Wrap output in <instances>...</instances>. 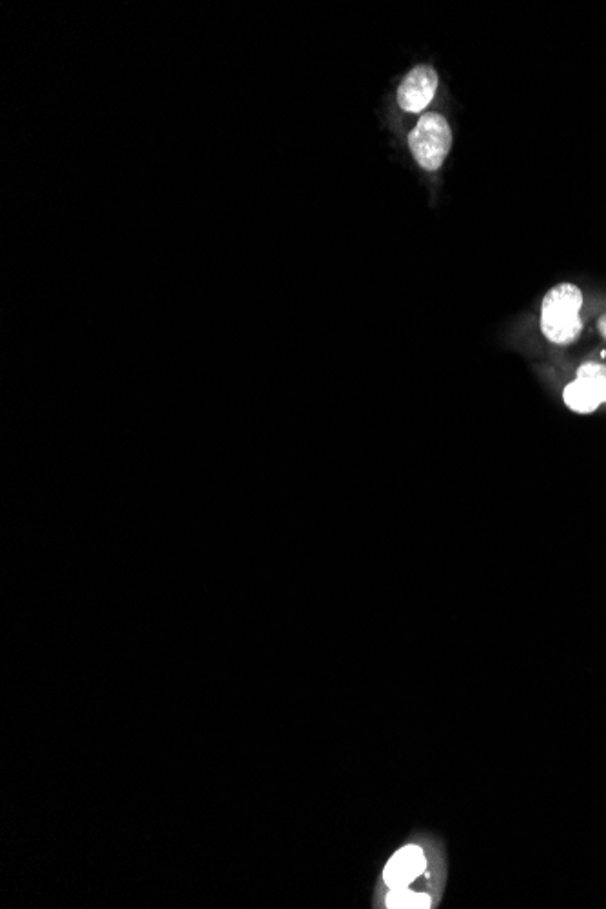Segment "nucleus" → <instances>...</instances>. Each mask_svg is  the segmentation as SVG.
Returning a JSON list of instances; mask_svg holds the SVG:
<instances>
[{
    "mask_svg": "<svg viewBox=\"0 0 606 909\" xmlns=\"http://www.w3.org/2000/svg\"><path fill=\"white\" fill-rule=\"evenodd\" d=\"M583 307V293L574 284L556 285L543 298L541 331L547 340L558 345L576 342L583 331L579 311Z\"/></svg>",
    "mask_w": 606,
    "mask_h": 909,
    "instance_id": "f257e3e1",
    "label": "nucleus"
},
{
    "mask_svg": "<svg viewBox=\"0 0 606 909\" xmlns=\"http://www.w3.org/2000/svg\"><path fill=\"white\" fill-rule=\"evenodd\" d=\"M412 157L427 171L443 166L452 147V131L447 118L440 113H425L409 135Z\"/></svg>",
    "mask_w": 606,
    "mask_h": 909,
    "instance_id": "f03ea898",
    "label": "nucleus"
},
{
    "mask_svg": "<svg viewBox=\"0 0 606 909\" xmlns=\"http://www.w3.org/2000/svg\"><path fill=\"white\" fill-rule=\"evenodd\" d=\"M438 89V73L431 66H416L407 73L398 89V104L407 113L427 108Z\"/></svg>",
    "mask_w": 606,
    "mask_h": 909,
    "instance_id": "7ed1b4c3",
    "label": "nucleus"
},
{
    "mask_svg": "<svg viewBox=\"0 0 606 909\" xmlns=\"http://www.w3.org/2000/svg\"><path fill=\"white\" fill-rule=\"evenodd\" d=\"M425 866H427V862H425L421 848L407 846V848L396 851L391 861L387 862L385 871H383V879L391 890L407 888L411 882L416 880V877H420L421 873L425 871Z\"/></svg>",
    "mask_w": 606,
    "mask_h": 909,
    "instance_id": "20e7f679",
    "label": "nucleus"
},
{
    "mask_svg": "<svg viewBox=\"0 0 606 909\" xmlns=\"http://www.w3.org/2000/svg\"><path fill=\"white\" fill-rule=\"evenodd\" d=\"M577 382L596 396L599 403L606 401V367L599 363H585L577 369Z\"/></svg>",
    "mask_w": 606,
    "mask_h": 909,
    "instance_id": "39448f33",
    "label": "nucleus"
},
{
    "mask_svg": "<svg viewBox=\"0 0 606 909\" xmlns=\"http://www.w3.org/2000/svg\"><path fill=\"white\" fill-rule=\"evenodd\" d=\"M563 400L567 403L568 409L579 412V414H590V412L596 411L597 407L601 405V403L596 400V396L588 391V389H585L577 380L576 382L568 383L567 387H565Z\"/></svg>",
    "mask_w": 606,
    "mask_h": 909,
    "instance_id": "423d86ee",
    "label": "nucleus"
},
{
    "mask_svg": "<svg viewBox=\"0 0 606 909\" xmlns=\"http://www.w3.org/2000/svg\"><path fill=\"white\" fill-rule=\"evenodd\" d=\"M387 906L389 908H429L431 906V897L423 893H414L407 888H396L389 893L387 897Z\"/></svg>",
    "mask_w": 606,
    "mask_h": 909,
    "instance_id": "0eeeda50",
    "label": "nucleus"
},
{
    "mask_svg": "<svg viewBox=\"0 0 606 909\" xmlns=\"http://www.w3.org/2000/svg\"><path fill=\"white\" fill-rule=\"evenodd\" d=\"M597 329H599V333H601V336H603V338L606 340V314L605 316H601V318H599V322H597Z\"/></svg>",
    "mask_w": 606,
    "mask_h": 909,
    "instance_id": "6e6552de",
    "label": "nucleus"
}]
</instances>
